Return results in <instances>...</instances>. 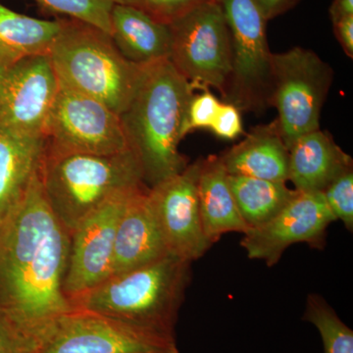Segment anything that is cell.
Wrapping results in <instances>:
<instances>
[{"label": "cell", "mask_w": 353, "mask_h": 353, "mask_svg": "<svg viewBox=\"0 0 353 353\" xmlns=\"http://www.w3.org/2000/svg\"><path fill=\"white\" fill-rule=\"evenodd\" d=\"M69 253L70 233L46 201L39 168L0 221V322L29 340L71 311L63 290Z\"/></svg>", "instance_id": "obj_1"}, {"label": "cell", "mask_w": 353, "mask_h": 353, "mask_svg": "<svg viewBox=\"0 0 353 353\" xmlns=\"http://www.w3.org/2000/svg\"><path fill=\"white\" fill-rule=\"evenodd\" d=\"M194 90L170 59L145 65L131 101L120 114L130 148L150 188L188 166L179 143Z\"/></svg>", "instance_id": "obj_2"}, {"label": "cell", "mask_w": 353, "mask_h": 353, "mask_svg": "<svg viewBox=\"0 0 353 353\" xmlns=\"http://www.w3.org/2000/svg\"><path fill=\"white\" fill-rule=\"evenodd\" d=\"M192 262L166 255L145 266L116 274L69 299L73 309L176 336L179 311L190 282Z\"/></svg>", "instance_id": "obj_3"}, {"label": "cell", "mask_w": 353, "mask_h": 353, "mask_svg": "<svg viewBox=\"0 0 353 353\" xmlns=\"http://www.w3.org/2000/svg\"><path fill=\"white\" fill-rule=\"evenodd\" d=\"M41 179L53 214L69 233L106 202L148 187L132 150L114 154L44 152Z\"/></svg>", "instance_id": "obj_4"}, {"label": "cell", "mask_w": 353, "mask_h": 353, "mask_svg": "<svg viewBox=\"0 0 353 353\" xmlns=\"http://www.w3.org/2000/svg\"><path fill=\"white\" fill-rule=\"evenodd\" d=\"M58 18L60 30L48 52L58 82L120 115L131 101L145 65L127 60L99 28Z\"/></svg>", "instance_id": "obj_5"}, {"label": "cell", "mask_w": 353, "mask_h": 353, "mask_svg": "<svg viewBox=\"0 0 353 353\" xmlns=\"http://www.w3.org/2000/svg\"><path fill=\"white\" fill-rule=\"evenodd\" d=\"M29 353H180L176 336L82 310L58 316L29 339Z\"/></svg>", "instance_id": "obj_6"}, {"label": "cell", "mask_w": 353, "mask_h": 353, "mask_svg": "<svg viewBox=\"0 0 353 353\" xmlns=\"http://www.w3.org/2000/svg\"><path fill=\"white\" fill-rule=\"evenodd\" d=\"M332 81L333 70L312 50L272 53L268 105L277 109L275 123L288 150L303 134L319 130Z\"/></svg>", "instance_id": "obj_7"}, {"label": "cell", "mask_w": 353, "mask_h": 353, "mask_svg": "<svg viewBox=\"0 0 353 353\" xmlns=\"http://www.w3.org/2000/svg\"><path fill=\"white\" fill-rule=\"evenodd\" d=\"M170 61L194 88L213 87L225 97L232 70L231 37L222 7L205 0L169 25Z\"/></svg>", "instance_id": "obj_8"}, {"label": "cell", "mask_w": 353, "mask_h": 353, "mask_svg": "<svg viewBox=\"0 0 353 353\" xmlns=\"http://www.w3.org/2000/svg\"><path fill=\"white\" fill-rule=\"evenodd\" d=\"M43 139L44 152L50 155L114 154L132 150L119 114L60 83Z\"/></svg>", "instance_id": "obj_9"}, {"label": "cell", "mask_w": 353, "mask_h": 353, "mask_svg": "<svg viewBox=\"0 0 353 353\" xmlns=\"http://www.w3.org/2000/svg\"><path fill=\"white\" fill-rule=\"evenodd\" d=\"M231 37L233 70L225 99L239 109L259 110L270 97L271 54L266 17L256 0H217Z\"/></svg>", "instance_id": "obj_10"}, {"label": "cell", "mask_w": 353, "mask_h": 353, "mask_svg": "<svg viewBox=\"0 0 353 353\" xmlns=\"http://www.w3.org/2000/svg\"><path fill=\"white\" fill-rule=\"evenodd\" d=\"M58 88L48 54L0 67V130L43 138Z\"/></svg>", "instance_id": "obj_11"}, {"label": "cell", "mask_w": 353, "mask_h": 353, "mask_svg": "<svg viewBox=\"0 0 353 353\" xmlns=\"http://www.w3.org/2000/svg\"><path fill=\"white\" fill-rule=\"evenodd\" d=\"M336 221L322 192H301L273 219L248 230L241 241L248 259L262 260L267 266L277 264L283 253L294 243L315 248L326 245L327 230Z\"/></svg>", "instance_id": "obj_12"}, {"label": "cell", "mask_w": 353, "mask_h": 353, "mask_svg": "<svg viewBox=\"0 0 353 353\" xmlns=\"http://www.w3.org/2000/svg\"><path fill=\"white\" fill-rule=\"evenodd\" d=\"M201 161L188 165L148 192L169 254L190 262L201 259L211 248L202 227L197 196Z\"/></svg>", "instance_id": "obj_13"}, {"label": "cell", "mask_w": 353, "mask_h": 353, "mask_svg": "<svg viewBox=\"0 0 353 353\" xmlns=\"http://www.w3.org/2000/svg\"><path fill=\"white\" fill-rule=\"evenodd\" d=\"M143 189L121 194L106 202L70 233L69 261L63 284L68 301L111 277L114 245L121 216L130 197Z\"/></svg>", "instance_id": "obj_14"}, {"label": "cell", "mask_w": 353, "mask_h": 353, "mask_svg": "<svg viewBox=\"0 0 353 353\" xmlns=\"http://www.w3.org/2000/svg\"><path fill=\"white\" fill-rule=\"evenodd\" d=\"M148 192V187L132 194L123 211L114 245L112 275L134 270L170 255Z\"/></svg>", "instance_id": "obj_15"}, {"label": "cell", "mask_w": 353, "mask_h": 353, "mask_svg": "<svg viewBox=\"0 0 353 353\" xmlns=\"http://www.w3.org/2000/svg\"><path fill=\"white\" fill-rule=\"evenodd\" d=\"M352 168V159L327 132L303 134L289 148V178L294 189L323 192L332 181Z\"/></svg>", "instance_id": "obj_16"}, {"label": "cell", "mask_w": 353, "mask_h": 353, "mask_svg": "<svg viewBox=\"0 0 353 353\" xmlns=\"http://www.w3.org/2000/svg\"><path fill=\"white\" fill-rule=\"evenodd\" d=\"M110 26L114 44L132 63L145 66L170 59L172 34L169 25L157 22L132 7L114 3Z\"/></svg>", "instance_id": "obj_17"}, {"label": "cell", "mask_w": 353, "mask_h": 353, "mask_svg": "<svg viewBox=\"0 0 353 353\" xmlns=\"http://www.w3.org/2000/svg\"><path fill=\"white\" fill-rule=\"evenodd\" d=\"M220 157L230 175L288 182L289 150L275 121L254 128L243 141Z\"/></svg>", "instance_id": "obj_18"}, {"label": "cell", "mask_w": 353, "mask_h": 353, "mask_svg": "<svg viewBox=\"0 0 353 353\" xmlns=\"http://www.w3.org/2000/svg\"><path fill=\"white\" fill-rule=\"evenodd\" d=\"M197 196L202 227L211 245L223 234L248 231L232 194L228 172L218 155L201 158Z\"/></svg>", "instance_id": "obj_19"}, {"label": "cell", "mask_w": 353, "mask_h": 353, "mask_svg": "<svg viewBox=\"0 0 353 353\" xmlns=\"http://www.w3.org/2000/svg\"><path fill=\"white\" fill-rule=\"evenodd\" d=\"M43 155V138L0 130V221L24 196Z\"/></svg>", "instance_id": "obj_20"}, {"label": "cell", "mask_w": 353, "mask_h": 353, "mask_svg": "<svg viewBox=\"0 0 353 353\" xmlns=\"http://www.w3.org/2000/svg\"><path fill=\"white\" fill-rule=\"evenodd\" d=\"M59 30V18L37 19L0 3V67L34 55L48 54Z\"/></svg>", "instance_id": "obj_21"}, {"label": "cell", "mask_w": 353, "mask_h": 353, "mask_svg": "<svg viewBox=\"0 0 353 353\" xmlns=\"http://www.w3.org/2000/svg\"><path fill=\"white\" fill-rule=\"evenodd\" d=\"M228 179L236 208L248 230L273 219L297 192L296 189H290L287 182L230 174Z\"/></svg>", "instance_id": "obj_22"}, {"label": "cell", "mask_w": 353, "mask_h": 353, "mask_svg": "<svg viewBox=\"0 0 353 353\" xmlns=\"http://www.w3.org/2000/svg\"><path fill=\"white\" fill-rule=\"evenodd\" d=\"M304 321L321 334L324 353H353V331L321 296L312 294L306 301Z\"/></svg>", "instance_id": "obj_23"}, {"label": "cell", "mask_w": 353, "mask_h": 353, "mask_svg": "<svg viewBox=\"0 0 353 353\" xmlns=\"http://www.w3.org/2000/svg\"><path fill=\"white\" fill-rule=\"evenodd\" d=\"M48 12L99 28L110 36L112 0H34Z\"/></svg>", "instance_id": "obj_24"}, {"label": "cell", "mask_w": 353, "mask_h": 353, "mask_svg": "<svg viewBox=\"0 0 353 353\" xmlns=\"http://www.w3.org/2000/svg\"><path fill=\"white\" fill-rule=\"evenodd\" d=\"M330 210L348 231L353 230V170L341 173L323 190Z\"/></svg>", "instance_id": "obj_25"}, {"label": "cell", "mask_w": 353, "mask_h": 353, "mask_svg": "<svg viewBox=\"0 0 353 353\" xmlns=\"http://www.w3.org/2000/svg\"><path fill=\"white\" fill-rule=\"evenodd\" d=\"M205 0H112L113 3L132 7L148 17L170 25Z\"/></svg>", "instance_id": "obj_26"}, {"label": "cell", "mask_w": 353, "mask_h": 353, "mask_svg": "<svg viewBox=\"0 0 353 353\" xmlns=\"http://www.w3.org/2000/svg\"><path fill=\"white\" fill-rule=\"evenodd\" d=\"M203 94L194 95L190 99L185 113V122L182 130L183 138L185 134L196 129H210L221 102L214 94L203 88Z\"/></svg>", "instance_id": "obj_27"}, {"label": "cell", "mask_w": 353, "mask_h": 353, "mask_svg": "<svg viewBox=\"0 0 353 353\" xmlns=\"http://www.w3.org/2000/svg\"><path fill=\"white\" fill-rule=\"evenodd\" d=\"M216 136L224 139H234L243 132L240 109L230 102L221 103L217 115L210 127Z\"/></svg>", "instance_id": "obj_28"}, {"label": "cell", "mask_w": 353, "mask_h": 353, "mask_svg": "<svg viewBox=\"0 0 353 353\" xmlns=\"http://www.w3.org/2000/svg\"><path fill=\"white\" fill-rule=\"evenodd\" d=\"M0 353H29V341L15 330L0 322Z\"/></svg>", "instance_id": "obj_29"}, {"label": "cell", "mask_w": 353, "mask_h": 353, "mask_svg": "<svg viewBox=\"0 0 353 353\" xmlns=\"http://www.w3.org/2000/svg\"><path fill=\"white\" fill-rule=\"evenodd\" d=\"M334 32L348 57H353V15L345 16L334 23Z\"/></svg>", "instance_id": "obj_30"}, {"label": "cell", "mask_w": 353, "mask_h": 353, "mask_svg": "<svg viewBox=\"0 0 353 353\" xmlns=\"http://www.w3.org/2000/svg\"><path fill=\"white\" fill-rule=\"evenodd\" d=\"M267 20L273 19L276 16L284 13L296 0H256Z\"/></svg>", "instance_id": "obj_31"}, {"label": "cell", "mask_w": 353, "mask_h": 353, "mask_svg": "<svg viewBox=\"0 0 353 353\" xmlns=\"http://www.w3.org/2000/svg\"><path fill=\"white\" fill-rule=\"evenodd\" d=\"M350 15H353V0H334L330 7V17L333 24Z\"/></svg>", "instance_id": "obj_32"}]
</instances>
